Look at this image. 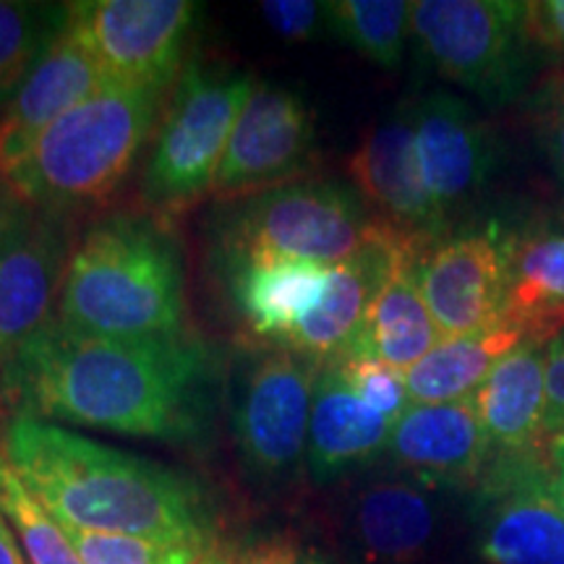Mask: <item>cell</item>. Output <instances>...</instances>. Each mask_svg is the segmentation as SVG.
<instances>
[{
    "mask_svg": "<svg viewBox=\"0 0 564 564\" xmlns=\"http://www.w3.org/2000/svg\"><path fill=\"white\" fill-rule=\"evenodd\" d=\"M352 186L379 223L415 241H429L442 228L415 158L413 108L394 112L361 141L348 162Z\"/></svg>",
    "mask_w": 564,
    "mask_h": 564,
    "instance_id": "obj_17",
    "label": "cell"
},
{
    "mask_svg": "<svg viewBox=\"0 0 564 564\" xmlns=\"http://www.w3.org/2000/svg\"><path fill=\"white\" fill-rule=\"evenodd\" d=\"M403 238L408 236L384 225L377 241L358 251L356 257L333 264L327 293L319 306L303 316L299 327L280 343V348L299 352L319 369L340 364L358 352L373 295L382 288L394 249Z\"/></svg>",
    "mask_w": 564,
    "mask_h": 564,
    "instance_id": "obj_15",
    "label": "cell"
},
{
    "mask_svg": "<svg viewBox=\"0 0 564 564\" xmlns=\"http://www.w3.org/2000/svg\"><path fill=\"white\" fill-rule=\"evenodd\" d=\"M474 512L481 564H564V505L546 449L494 455Z\"/></svg>",
    "mask_w": 564,
    "mask_h": 564,
    "instance_id": "obj_9",
    "label": "cell"
},
{
    "mask_svg": "<svg viewBox=\"0 0 564 564\" xmlns=\"http://www.w3.org/2000/svg\"><path fill=\"white\" fill-rule=\"evenodd\" d=\"M160 102L158 89L108 84L47 126L3 183L19 202L55 217L97 207L133 171Z\"/></svg>",
    "mask_w": 564,
    "mask_h": 564,
    "instance_id": "obj_4",
    "label": "cell"
},
{
    "mask_svg": "<svg viewBox=\"0 0 564 564\" xmlns=\"http://www.w3.org/2000/svg\"><path fill=\"white\" fill-rule=\"evenodd\" d=\"M63 528V525H61ZM82 564H194L212 544L63 528Z\"/></svg>",
    "mask_w": 564,
    "mask_h": 564,
    "instance_id": "obj_29",
    "label": "cell"
},
{
    "mask_svg": "<svg viewBox=\"0 0 564 564\" xmlns=\"http://www.w3.org/2000/svg\"><path fill=\"white\" fill-rule=\"evenodd\" d=\"M387 453L429 489H476L494 457L470 398L413 403L394 421Z\"/></svg>",
    "mask_w": 564,
    "mask_h": 564,
    "instance_id": "obj_14",
    "label": "cell"
},
{
    "mask_svg": "<svg viewBox=\"0 0 564 564\" xmlns=\"http://www.w3.org/2000/svg\"><path fill=\"white\" fill-rule=\"evenodd\" d=\"M505 314L525 324L539 340L562 333L564 324V236L525 243L512 253Z\"/></svg>",
    "mask_w": 564,
    "mask_h": 564,
    "instance_id": "obj_25",
    "label": "cell"
},
{
    "mask_svg": "<svg viewBox=\"0 0 564 564\" xmlns=\"http://www.w3.org/2000/svg\"><path fill=\"white\" fill-rule=\"evenodd\" d=\"M394 421L377 413L350 390L337 366L319 369L308 423L306 470L329 484L352 468L377 460L390 444Z\"/></svg>",
    "mask_w": 564,
    "mask_h": 564,
    "instance_id": "obj_20",
    "label": "cell"
},
{
    "mask_svg": "<svg viewBox=\"0 0 564 564\" xmlns=\"http://www.w3.org/2000/svg\"><path fill=\"white\" fill-rule=\"evenodd\" d=\"M314 152V116L301 95L262 82L232 126L215 196L246 199L299 181Z\"/></svg>",
    "mask_w": 564,
    "mask_h": 564,
    "instance_id": "obj_12",
    "label": "cell"
},
{
    "mask_svg": "<svg viewBox=\"0 0 564 564\" xmlns=\"http://www.w3.org/2000/svg\"><path fill=\"white\" fill-rule=\"evenodd\" d=\"M434 489L419 481H377L352 505V539L369 562L411 564L436 533Z\"/></svg>",
    "mask_w": 564,
    "mask_h": 564,
    "instance_id": "obj_23",
    "label": "cell"
},
{
    "mask_svg": "<svg viewBox=\"0 0 564 564\" xmlns=\"http://www.w3.org/2000/svg\"><path fill=\"white\" fill-rule=\"evenodd\" d=\"M546 436L564 434V329L546 343Z\"/></svg>",
    "mask_w": 564,
    "mask_h": 564,
    "instance_id": "obj_33",
    "label": "cell"
},
{
    "mask_svg": "<svg viewBox=\"0 0 564 564\" xmlns=\"http://www.w3.org/2000/svg\"><path fill=\"white\" fill-rule=\"evenodd\" d=\"M264 24L288 42L314 40L327 32V3L312 0H267L259 6Z\"/></svg>",
    "mask_w": 564,
    "mask_h": 564,
    "instance_id": "obj_32",
    "label": "cell"
},
{
    "mask_svg": "<svg viewBox=\"0 0 564 564\" xmlns=\"http://www.w3.org/2000/svg\"><path fill=\"white\" fill-rule=\"evenodd\" d=\"M194 564H230V554L223 552L220 546L212 544V546L207 549V552H204Z\"/></svg>",
    "mask_w": 564,
    "mask_h": 564,
    "instance_id": "obj_39",
    "label": "cell"
},
{
    "mask_svg": "<svg viewBox=\"0 0 564 564\" xmlns=\"http://www.w3.org/2000/svg\"><path fill=\"white\" fill-rule=\"evenodd\" d=\"M212 356L192 335L108 340L53 322L0 369L19 413L110 434L186 442L209 413Z\"/></svg>",
    "mask_w": 564,
    "mask_h": 564,
    "instance_id": "obj_1",
    "label": "cell"
},
{
    "mask_svg": "<svg viewBox=\"0 0 564 564\" xmlns=\"http://www.w3.org/2000/svg\"><path fill=\"white\" fill-rule=\"evenodd\" d=\"M384 223L371 217L356 192L335 181H293L246 196L220 225V257L274 253L340 264L379 238Z\"/></svg>",
    "mask_w": 564,
    "mask_h": 564,
    "instance_id": "obj_6",
    "label": "cell"
},
{
    "mask_svg": "<svg viewBox=\"0 0 564 564\" xmlns=\"http://www.w3.org/2000/svg\"><path fill=\"white\" fill-rule=\"evenodd\" d=\"M525 13L518 0H419L413 34L442 76L489 105H507L531 76Z\"/></svg>",
    "mask_w": 564,
    "mask_h": 564,
    "instance_id": "obj_7",
    "label": "cell"
},
{
    "mask_svg": "<svg viewBox=\"0 0 564 564\" xmlns=\"http://www.w3.org/2000/svg\"><path fill=\"white\" fill-rule=\"evenodd\" d=\"M58 322L108 340L186 335V267L158 215L112 212L70 249Z\"/></svg>",
    "mask_w": 564,
    "mask_h": 564,
    "instance_id": "obj_3",
    "label": "cell"
},
{
    "mask_svg": "<svg viewBox=\"0 0 564 564\" xmlns=\"http://www.w3.org/2000/svg\"><path fill=\"white\" fill-rule=\"evenodd\" d=\"M230 564H335L319 546L295 533H270L246 541L230 554Z\"/></svg>",
    "mask_w": 564,
    "mask_h": 564,
    "instance_id": "obj_31",
    "label": "cell"
},
{
    "mask_svg": "<svg viewBox=\"0 0 564 564\" xmlns=\"http://www.w3.org/2000/svg\"><path fill=\"white\" fill-rule=\"evenodd\" d=\"M421 246L415 238H403L398 243L390 272L373 295L361 348H358V352L379 358L403 373L442 343L440 327L419 285Z\"/></svg>",
    "mask_w": 564,
    "mask_h": 564,
    "instance_id": "obj_22",
    "label": "cell"
},
{
    "mask_svg": "<svg viewBox=\"0 0 564 564\" xmlns=\"http://www.w3.org/2000/svg\"><path fill=\"white\" fill-rule=\"evenodd\" d=\"M0 183H3V181H0ZM13 204H17V196L11 194V188H9V192H0V238H3L6 225H9Z\"/></svg>",
    "mask_w": 564,
    "mask_h": 564,
    "instance_id": "obj_38",
    "label": "cell"
},
{
    "mask_svg": "<svg viewBox=\"0 0 564 564\" xmlns=\"http://www.w3.org/2000/svg\"><path fill=\"white\" fill-rule=\"evenodd\" d=\"M512 243L474 230L434 246L419 259V285L442 340L489 327L505 314Z\"/></svg>",
    "mask_w": 564,
    "mask_h": 564,
    "instance_id": "obj_13",
    "label": "cell"
},
{
    "mask_svg": "<svg viewBox=\"0 0 564 564\" xmlns=\"http://www.w3.org/2000/svg\"><path fill=\"white\" fill-rule=\"evenodd\" d=\"M413 131L423 188L444 220L449 212L474 199L489 181L491 139L474 110L444 91L415 105Z\"/></svg>",
    "mask_w": 564,
    "mask_h": 564,
    "instance_id": "obj_16",
    "label": "cell"
},
{
    "mask_svg": "<svg viewBox=\"0 0 564 564\" xmlns=\"http://www.w3.org/2000/svg\"><path fill=\"white\" fill-rule=\"evenodd\" d=\"M220 262L246 329L272 345L285 340L319 306L333 272L329 264L274 253H228Z\"/></svg>",
    "mask_w": 564,
    "mask_h": 564,
    "instance_id": "obj_19",
    "label": "cell"
},
{
    "mask_svg": "<svg viewBox=\"0 0 564 564\" xmlns=\"http://www.w3.org/2000/svg\"><path fill=\"white\" fill-rule=\"evenodd\" d=\"M3 453L63 528L212 544V512L199 484L147 457L17 413Z\"/></svg>",
    "mask_w": 564,
    "mask_h": 564,
    "instance_id": "obj_2",
    "label": "cell"
},
{
    "mask_svg": "<svg viewBox=\"0 0 564 564\" xmlns=\"http://www.w3.org/2000/svg\"><path fill=\"white\" fill-rule=\"evenodd\" d=\"M68 257L61 217L17 199L0 238V369L55 322Z\"/></svg>",
    "mask_w": 564,
    "mask_h": 564,
    "instance_id": "obj_11",
    "label": "cell"
},
{
    "mask_svg": "<svg viewBox=\"0 0 564 564\" xmlns=\"http://www.w3.org/2000/svg\"><path fill=\"white\" fill-rule=\"evenodd\" d=\"M531 340L539 337L507 314L470 335L447 337L405 371L411 403H455L470 398L499 361Z\"/></svg>",
    "mask_w": 564,
    "mask_h": 564,
    "instance_id": "obj_24",
    "label": "cell"
},
{
    "mask_svg": "<svg viewBox=\"0 0 564 564\" xmlns=\"http://www.w3.org/2000/svg\"><path fill=\"white\" fill-rule=\"evenodd\" d=\"M68 24V3L0 0V116Z\"/></svg>",
    "mask_w": 564,
    "mask_h": 564,
    "instance_id": "obj_26",
    "label": "cell"
},
{
    "mask_svg": "<svg viewBox=\"0 0 564 564\" xmlns=\"http://www.w3.org/2000/svg\"><path fill=\"white\" fill-rule=\"evenodd\" d=\"M257 79L246 70L192 63L183 68L141 178V199L150 215L165 217L194 207L215 192L225 150Z\"/></svg>",
    "mask_w": 564,
    "mask_h": 564,
    "instance_id": "obj_5",
    "label": "cell"
},
{
    "mask_svg": "<svg viewBox=\"0 0 564 564\" xmlns=\"http://www.w3.org/2000/svg\"><path fill=\"white\" fill-rule=\"evenodd\" d=\"M546 343L531 340L499 361L470 394L494 455L546 449Z\"/></svg>",
    "mask_w": 564,
    "mask_h": 564,
    "instance_id": "obj_21",
    "label": "cell"
},
{
    "mask_svg": "<svg viewBox=\"0 0 564 564\" xmlns=\"http://www.w3.org/2000/svg\"><path fill=\"white\" fill-rule=\"evenodd\" d=\"M319 366L264 345L236 369L230 426L243 468L262 484H288L306 465L308 423Z\"/></svg>",
    "mask_w": 564,
    "mask_h": 564,
    "instance_id": "obj_8",
    "label": "cell"
},
{
    "mask_svg": "<svg viewBox=\"0 0 564 564\" xmlns=\"http://www.w3.org/2000/svg\"><path fill=\"white\" fill-rule=\"evenodd\" d=\"M546 150L552 158L556 173L564 181V97H560L554 105L552 116H549L546 126Z\"/></svg>",
    "mask_w": 564,
    "mask_h": 564,
    "instance_id": "obj_35",
    "label": "cell"
},
{
    "mask_svg": "<svg viewBox=\"0 0 564 564\" xmlns=\"http://www.w3.org/2000/svg\"><path fill=\"white\" fill-rule=\"evenodd\" d=\"M0 564H30L24 560V552H21L17 539H13L9 520L3 514H0Z\"/></svg>",
    "mask_w": 564,
    "mask_h": 564,
    "instance_id": "obj_37",
    "label": "cell"
},
{
    "mask_svg": "<svg viewBox=\"0 0 564 564\" xmlns=\"http://www.w3.org/2000/svg\"><path fill=\"white\" fill-rule=\"evenodd\" d=\"M108 84L87 42L68 24L0 116V178L26 158L47 126Z\"/></svg>",
    "mask_w": 564,
    "mask_h": 564,
    "instance_id": "obj_18",
    "label": "cell"
},
{
    "mask_svg": "<svg viewBox=\"0 0 564 564\" xmlns=\"http://www.w3.org/2000/svg\"><path fill=\"white\" fill-rule=\"evenodd\" d=\"M335 366L340 369L345 382L350 384V390L366 405L387 415L390 421H398L413 405L405 387V373L392 369V366L379 361V358L358 352V356L345 358V361Z\"/></svg>",
    "mask_w": 564,
    "mask_h": 564,
    "instance_id": "obj_30",
    "label": "cell"
},
{
    "mask_svg": "<svg viewBox=\"0 0 564 564\" xmlns=\"http://www.w3.org/2000/svg\"><path fill=\"white\" fill-rule=\"evenodd\" d=\"M0 181H3V178H0Z\"/></svg>",
    "mask_w": 564,
    "mask_h": 564,
    "instance_id": "obj_40",
    "label": "cell"
},
{
    "mask_svg": "<svg viewBox=\"0 0 564 564\" xmlns=\"http://www.w3.org/2000/svg\"><path fill=\"white\" fill-rule=\"evenodd\" d=\"M525 19L531 42H539L564 61V0L528 3Z\"/></svg>",
    "mask_w": 564,
    "mask_h": 564,
    "instance_id": "obj_34",
    "label": "cell"
},
{
    "mask_svg": "<svg viewBox=\"0 0 564 564\" xmlns=\"http://www.w3.org/2000/svg\"><path fill=\"white\" fill-rule=\"evenodd\" d=\"M327 30L382 68H398L413 32L405 0H337L327 3Z\"/></svg>",
    "mask_w": 564,
    "mask_h": 564,
    "instance_id": "obj_27",
    "label": "cell"
},
{
    "mask_svg": "<svg viewBox=\"0 0 564 564\" xmlns=\"http://www.w3.org/2000/svg\"><path fill=\"white\" fill-rule=\"evenodd\" d=\"M70 6L79 32L118 87L165 91L181 74L199 6L192 0H87Z\"/></svg>",
    "mask_w": 564,
    "mask_h": 564,
    "instance_id": "obj_10",
    "label": "cell"
},
{
    "mask_svg": "<svg viewBox=\"0 0 564 564\" xmlns=\"http://www.w3.org/2000/svg\"><path fill=\"white\" fill-rule=\"evenodd\" d=\"M0 514L17 531L19 546L30 564H82L68 535L40 499L26 489L0 444Z\"/></svg>",
    "mask_w": 564,
    "mask_h": 564,
    "instance_id": "obj_28",
    "label": "cell"
},
{
    "mask_svg": "<svg viewBox=\"0 0 564 564\" xmlns=\"http://www.w3.org/2000/svg\"><path fill=\"white\" fill-rule=\"evenodd\" d=\"M546 460H549V468H552L556 491H560V499L564 505V434H556L549 440Z\"/></svg>",
    "mask_w": 564,
    "mask_h": 564,
    "instance_id": "obj_36",
    "label": "cell"
}]
</instances>
